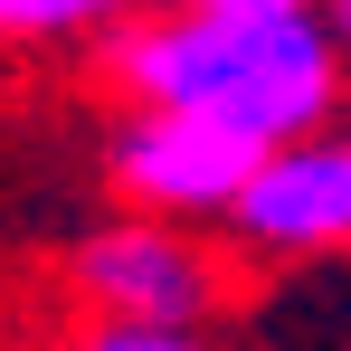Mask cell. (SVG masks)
<instances>
[{
    "label": "cell",
    "mask_w": 351,
    "mask_h": 351,
    "mask_svg": "<svg viewBox=\"0 0 351 351\" xmlns=\"http://www.w3.org/2000/svg\"><path fill=\"white\" fill-rule=\"evenodd\" d=\"M105 76L123 105H180L247 143H294L342 114L351 48L323 0H162L105 29Z\"/></svg>",
    "instance_id": "obj_1"
},
{
    "label": "cell",
    "mask_w": 351,
    "mask_h": 351,
    "mask_svg": "<svg viewBox=\"0 0 351 351\" xmlns=\"http://www.w3.org/2000/svg\"><path fill=\"white\" fill-rule=\"evenodd\" d=\"M76 294L95 304V323H209L228 285H219L199 219L133 209L76 247Z\"/></svg>",
    "instance_id": "obj_2"
},
{
    "label": "cell",
    "mask_w": 351,
    "mask_h": 351,
    "mask_svg": "<svg viewBox=\"0 0 351 351\" xmlns=\"http://www.w3.org/2000/svg\"><path fill=\"white\" fill-rule=\"evenodd\" d=\"M266 143H247L237 123L180 114V105H133L114 123V190L133 209H162V219H228L247 171H256Z\"/></svg>",
    "instance_id": "obj_3"
},
{
    "label": "cell",
    "mask_w": 351,
    "mask_h": 351,
    "mask_svg": "<svg viewBox=\"0 0 351 351\" xmlns=\"http://www.w3.org/2000/svg\"><path fill=\"white\" fill-rule=\"evenodd\" d=\"M228 237L247 256H351V143L332 123L266 143L228 209Z\"/></svg>",
    "instance_id": "obj_4"
},
{
    "label": "cell",
    "mask_w": 351,
    "mask_h": 351,
    "mask_svg": "<svg viewBox=\"0 0 351 351\" xmlns=\"http://www.w3.org/2000/svg\"><path fill=\"white\" fill-rule=\"evenodd\" d=\"M143 0H0V38H86V29H114Z\"/></svg>",
    "instance_id": "obj_5"
},
{
    "label": "cell",
    "mask_w": 351,
    "mask_h": 351,
    "mask_svg": "<svg viewBox=\"0 0 351 351\" xmlns=\"http://www.w3.org/2000/svg\"><path fill=\"white\" fill-rule=\"evenodd\" d=\"M76 351H209L199 323H95Z\"/></svg>",
    "instance_id": "obj_6"
},
{
    "label": "cell",
    "mask_w": 351,
    "mask_h": 351,
    "mask_svg": "<svg viewBox=\"0 0 351 351\" xmlns=\"http://www.w3.org/2000/svg\"><path fill=\"white\" fill-rule=\"evenodd\" d=\"M323 10H332V29H342V48H351V0H323Z\"/></svg>",
    "instance_id": "obj_7"
},
{
    "label": "cell",
    "mask_w": 351,
    "mask_h": 351,
    "mask_svg": "<svg viewBox=\"0 0 351 351\" xmlns=\"http://www.w3.org/2000/svg\"><path fill=\"white\" fill-rule=\"evenodd\" d=\"M342 143H351V123H342Z\"/></svg>",
    "instance_id": "obj_8"
}]
</instances>
